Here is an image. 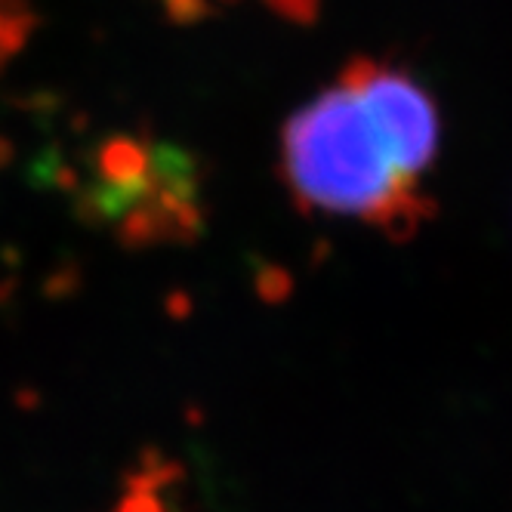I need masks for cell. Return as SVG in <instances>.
<instances>
[{
  "label": "cell",
  "mask_w": 512,
  "mask_h": 512,
  "mask_svg": "<svg viewBox=\"0 0 512 512\" xmlns=\"http://www.w3.org/2000/svg\"><path fill=\"white\" fill-rule=\"evenodd\" d=\"M281 164L300 207L358 216L389 238H408L432 213L414 179L401 173L358 96L337 84L287 121Z\"/></svg>",
  "instance_id": "obj_1"
},
{
  "label": "cell",
  "mask_w": 512,
  "mask_h": 512,
  "mask_svg": "<svg viewBox=\"0 0 512 512\" xmlns=\"http://www.w3.org/2000/svg\"><path fill=\"white\" fill-rule=\"evenodd\" d=\"M340 84H346L371 115L395 167L417 182L438 152V112L426 87L408 71L371 56L352 59L343 68Z\"/></svg>",
  "instance_id": "obj_2"
},
{
  "label": "cell",
  "mask_w": 512,
  "mask_h": 512,
  "mask_svg": "<svg viewBox=\"0 0 512 512\" xmlns=\"http://www.w3.org/2000/svg\"><path fill=\"white\" fill-rule=\"evenodd\" d=\"M34 25H38V19L22 7V0H4L0 4V71L7 68L13 56L22 53Z\"/></svg>",
  "instance_id": "obj_3"
},
{
  "label": "cell",
  "mask_w": 512,
  "mask_h": 512,
  "mask_svg": "<svg viewBox=\"0 0 512 512\" xmlns=\"http://www.w3.org/2000/svg\"><path fill=\"white\" fill-rule=\"evenodd\" d=\"M173 22H198L216 10V4H235V0H164Z\"/></svg>",
  "instance_id": "obj_4"
},
{
  "label": "cell",
  "mask_w": 512,
  "mask_h": 512,
  "mask_svg": "<svg viewBox=\"0 0 512 512\" xmlns=\"http://www.w3.org/2000/svg\"><path fill=\"white\" fill-rule=\"evenodd\" d=\"M266 4L294 22H312L318 16V0H266Z\"/></svg>",
  "instance_id": "obj_5"
},
{
  "label": "cell",
  "mask_w": 512,
  "mask_h": 512,
  "mask_svg": "<svg viewBox=\"0 0 512 512\" xmlns=\"http://www.w3.org/2000/svg\"><path fill=\"white\" fill-rule=\"evenodd\" d=\"M118 512H164V509H161V503L152 497V491L133 488V494L118 506Z\"/></svg>",
  "instance_id": "obj_6"
},
{
  "label": "cell",
  "mask_w": 512,
  "mask_h": 512,
  "mask_svg": "<svg viewBox=\"0 0 512 512\" xmlns=\"http://www.w3.org/2000/svg\"><path fill=\"white\" fill-rule=\"evenodd\" d=\"M16 158V149H13V142L7 136H0V170H4L10 161Z\"/></svg>",
  "instance_id": "obj_7"
}]
</instances>
